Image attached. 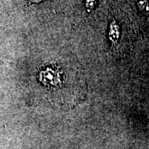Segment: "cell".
Listing matches in <instances>:
<instances>
[{"mask_svg": "<svg viewBox=\"0 0 149 149\" xmlns=\"http://www.w3.org/2000/svg\"><path fill=\"white\" fill-rule=\"evenodd\" d=\"M40 103L57 107H73L86 95V85L74 65L55 63L43 67L36 77Z\"/></svg>", "mask_w": 149, "mask_h": 149, "instance_id": "1", "label": "cell"}, {"mask_svg": "<svg viewBox=\"0 0 149 149\" xmlns=\"http://www.w3.org/2000/svg\"><path fill=\"white\" fill-rule=\"evenodd\" d=\"M28 1H29V3H38L41 2V1H43L44 0H27Z\"/></svg>", "mask_w": 149, "mask_h": 149, "instance_id": "2", "label": "cell"}]
</instances>
